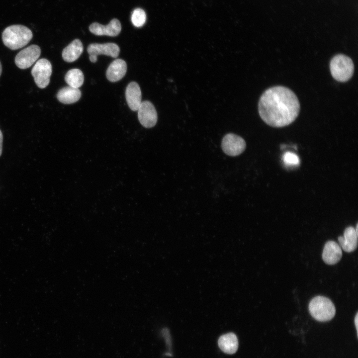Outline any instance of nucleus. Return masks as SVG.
Wrapping results in <instances>:
<instances>
[{"instance_id":"obj_4","label":"nucleus","mask_w":358,"mask_h":358,"mask_svg":"<svg viewBox=\"0 0 358 358\" xmlns=\"http://www.w3.org/2000/svg\"><path fill=\"white\" fill-rule=\"evenodd\" d=\"M331 74L333 78L340 82H346L353 76L354 63L349 57L342 54L334 56L330 63Z\"/></svg>"},{"instance_id":"obj_19","label":"nucleus","mask_w":358,"mask_h":358,"mask_svg":"<svg viewBox=\"0 0 358 358\" xmlns=\"http://www.w3.org/2000/svg\"><path fill=\"white\" fill-rule=\"evenodd\" d=\"M146 20V15L143 9L137 8L134 10L131 16V21L135 26L137 27L142 26Z\"/></svg>"},{"instance_id":"obj_20","label":"nucleus","mask_w":358,"mask_h":358,"mask_svg":"<svg viewBox=\"0 0 358 358\" xmlns=\"http://www.w3.org/2000/svg\"><path fill=\"white\" fill-rule=\"evenodd\" d=\"M284 163L288 165H296L299 163L298 157L291 152H286L283 156Z\"/></svg>"},{"instance_id":"obj_11","label":"nucleus","mask_w":358,"mask_h":358,"mask_svg":"<svg viewBox=\"0 0 358 358\" xmlns=\"http://www.w3.org/2000/svg\"><path fill=\"white\" fill-rule=\"evenodd\" d=\"M87 51L89 55H105L116 58L120 52L119 46L114 43L104 44L92 43L89 45Z\"/></svg>"},{"instance_id":"obj_23","label":"nucleus","mask_w":358,"mask_h":358,"mask_svg":"<svg viewBox=\"0 0 358 358\" xmlns=\"http://www.w3.org/2000/svg\"><path fill=\"white\" fill-rule=\"evenodd\" d=\"M358 313H357V314H356V316H355V318L354 321H355V325H356V328L357 332H358Z\"/></svg>"},{"instance_id":"obj_15","label":"nucleus","mask_w":358,"mask_h":358,"mask_svg":"<svg viewBox=\"0 0 358 358\" xmlns=\"http://www.w3.org/2000/svg\"><path fill=\"white\" fill-rule=\"evenodd\" d=\"M218 344L220 349L227 354L235 353L238 348V340L233 333H229L220 336Z\"/></svg>"},{"instance_id":"obj_21","label":"nucleus","mask_w":358,"mask_h":358,"mask_svg":"<svg viewBox=\"0 0 358 358\" xmlns=\"http://www.w3.org/2000/svg\"><path fill=\"white\" fill-rule=\"evenodd\" d=\"M2 141L3 135L1 130H0V156L1 155L2 151Z\"/></svg>"},{"instance_id":"obj_17","label":"nucleus","mask_w":358,"mask_h":358,"mask_svg":"<svg viewBox=\"0 0 358 358\" xmlns=\"http://www.w3.org/2000/svg\"><path fill=\"white\" fill-rule=\"evenodd\" d=\"M56 96L58 100L64 104H72L80 99L81 92L79 88L67 86L61 89Z\"/></svg>"},{"instance_id":"obj_22","label":"nucleus","mask_w":358,"mask_h":358,"mask_svg":"<svg viewBox=\"0 0 358 358\" xmlns=\"http://www.w3.org/2000/svg\"><path fill=\"white\" fill-rule=\"evenodd\" d=\"M97 56L94 55H90V56H89L90 60L92 63H95L97 61Z\"/></svg>"},{"instance_id":"obj_13","label":"nucleus","mask_w":358,"mask_h":358,"mask_svg":"<svg viewBox=\"0 0 358 358\" xmlns=\"http://www.w3.org/2000/svg\"><path fill=\"white\" fill-rule=\"evenodd\" d=\"M126 101L129 108L137 111L141 103L142 94L139 85L132 82L127 86L125 90Z\"/></svg>"},{"instance_id":"obj_16","label":"nucleus","mask_w":358,"mask_h":358,"mask_svg":"<svg viewBox=\"0 0 358 358\" xmlns=\"http://www.w3.org/2000/svg\"><path fill=\"white\" fill-rule=\"evenodd\" d=\"M83 51V46L82 42L80 40L76 39L63 49L62 57L67 62H73L79 58Z\"/></svg>"},{"instance_id":"obj_2","label":"nucleus","mask_w":358,"mask_h":358,"mask_svg":"<svg viewBox=\"0 0 358 358\" xmlns=\"http://www.w3.org/2000/svg\"><path fill=\"white\" fill-rule=\"evenodd\" d=\"M33 37L32 31L22 25H12L2 32V40L5 46L14 50L26 45Z\"/></svg>"},{"instance_id":"obj_18","label":"nucleus","mask_w":358,"mask_h":358,"mask_svg":"<svg viewBox=\"0 0 358 358\" xmlns=\"http://www.w3.org/2000/svg\"><path fill=\"white\" fill-rule=\"evenodd\" d=\"M65 80L69 86L79 88L84 83V74L80 69H73L67 72L65 76Z\"/></svg>"},{"instance_id":"obj_14","label":"nucleus","mask_w":358,"mask_h":358,"mask_svg":"<svg viewBox=\"0 0 358 358\" xmlns=\"http://www.w3.org/2000/svg\"><path fill=\"white\" fill-rule=\"evenodd\" d=\"M126 71V62L123 60L117 59L109 65L106 71V76L109 81L116 82L125 76Z\"/></svg>"},{"instance_id":"obj_8","label":"nucleus","mask_w":358,"mask_h":358,"mask_svg":"<svg viewBox=\"0 0 358 358\" xmlns=\"http://www.w3.org/2000/svg\"><path fill=\"white\" fill-rule=\"evenodd\" d=\"M137 110L138 119L142 126L151 128L156 125L158 119L157 113L150 101H142Z\"/></svg>"},{"instance_id":"obj_10","label":"nucleus","mask_w":358,"mask_h":358,"mask_svg":"<svg viewBox=\"0 0 358 358\" xmlns=\"http://www.w3.org/2000/svg\"><path fill=\"white\" fill-rule=\"evenodd\" d=\"M342 257L340 246L334 241L327 242L324 247L322 259L326 264L333 265L338 263Z\"/></svg>"},{"instance_id":"obj_24","label":"nucleus","mask_w":358,"mask_h":358,"mask_svg":"<svg viewBox=\"0 0 358 358\" xmlns=\"http://www.w3.org/2000/svg\"><path fill=\"white\" fill-rule=\"evenodd\" d=\"M1 72H2V67H1V64L0 62V76L1 74Z\"/></svg>"},{"instance_id":"obj_1","label":"nucleus","mask_w":358,"mask_h":358,"mask_svg":"<svg viewBox=\"0 0 358 358\" xmlns=\"http://www.w3.org/2000/svg\"><path fill=\"white\" fill-rule=\"evenodd\" d=\"M258 109L262 119L274 127H282L292 123L297 117L300 103L296 94L281 86L269 88L260 97Z\"/></svg>"},{"instance_id":"obj_5","label":"nucleus","mask_w":358,"mask_h":358,"mask_svg":"<svg viewBox=\"0 0 358 358\" xmlns=\"http://www.w3.org/2000/svg\"><path fill=\"white\" fill-rule=\"evenodd\" d=\"M31 74L37 87L45 88L50 83L52 74L51 63L44 58L38 60L31 70Z\"/></svg>"},{"instance_id":"obj_3","label":"nucleus","mask_w":358,"mask_h":358,"mask_svg":"<svg viewBox=\"0 0 358 358\" xmlns=\"http://www.w3.org/2000/svg\"><path fill=\"white\" fill-rule=\"evenodd\" d=\"M309 311L313 318L319 322H326L335 315L336 308L333 302L327 297L317 296L309 304Z\"/></svg>"},{"instance_id":"obj_7","label":"nucleus","mask_w":358,"mask_h":358,"mask_svg":"<svg viewBox=\"0 0 358 358\" xmlns=\"http://www.w3.org/2000/svg\"><path fill=\"white\" fill-rule=\"evenodd\" d=\"M245 141L241 137L233 133L226 134L222 140L221 147L227 155L236 156L246 149Z\"/></svg>"},{"instance_id":"obj_6","label":"nucleus","mask_w":358,"mask_h":358,"mask_svg":"<svg viewBox=\"0 0 358 358\" xmlns=\"http://www.w3.org/2000/svg\"><path fill=\"white\" fill-rule=\"evenodd\" d=\"M40 54L41 49L38 45H30L17 53L15 63L21 69H27L37 61Z\"/></svg>"},{"instance_id":"obj_12","label":"nucleus","mask_w":358,"mask_h":358,"mask_svg":"<svg viewBox=\"0 0 358 358\" xmlns=\"http://www.w3.org/2000/svg\"><path fill=\"white\" fill-rule=\"evenodd\" d=\"M358 234L355 228L349 226L344 232L343 236L338 237L339 244L346 252L351 253L356 250L358 246Z\"/></svg>"},{"instance_id":"obj_9","label":"nucleus","mask_w":358,"mask_h":358,"mask_svg":"<svg viewBox=\"0 0 358 358\" xmlns=\"http://www.w3.org/2000/svg\"><path fill=\"white\" fill-rule=\"evenodd\" d=\"M89 29L92 33L96 35L116 36L120 33L121 25L117 19L114 18L106 25L94 22L90 25Z\"/></svg>"}]
</instances>
